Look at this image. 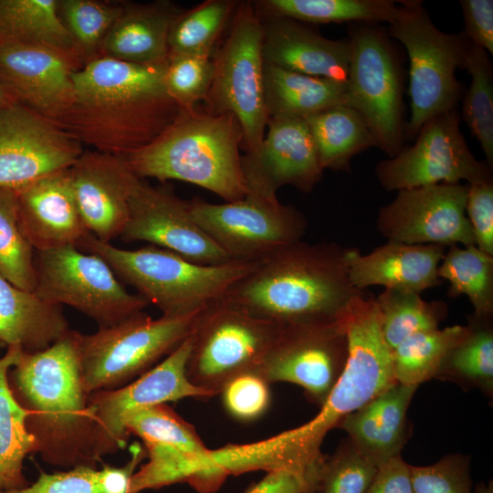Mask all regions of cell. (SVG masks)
I'll use <instances>...</instances> for the list:
<instances>
[{
    "label": "cell",
    "mask_w": 493,
    "mask_h": 493,
    "mask_svg": "<svg viewBox=\"0 0 493 493\" xmlns=\"http://www.w3.org/2000/svg\"><path fill=\"white\" fill-rule=\"evenodd\" d=\"M167 62H87L72 73L74 100L59 126L100 152L123 156L147 145L182 110L165 88Z\"/></svg>",
    "instance_id": "obj_1"
},
{
    "label": "cell",
    "mask_w": 493,
    "mask_h": 493,
    "mask_svg": "<svg viewBox=\"0 0 493 493\" xmlns=\"http://www.w3.org/2000/svg\"><path fill=\"white\" fill-rule=\"evenodd\" d=\"M349 249L302 240L288 245L257 261L224 298L278 326L341 321L362 292L350 280Z\"/></svg>",
    "instance_id": "obj_2"
},
{
    "label": "cell",
    "mask_w": 493,
    "mask_h": 493,
    "mask_svg": "<svg viewBox=\"0 0 493 493\" xmlns=\"http://www.w3.org/2000/svg\"><path fill=\"white\" fill-rule=\"evenodd\" d=\"M80 334L70 330L47 349L24 353L8 383L26 412L37 453L53 466L96 467L93 420L80 365Z\"/></svg>",
    "instance_id": "obj_3"
},
{
    "label": "cell",
    "mask_w": 493,
    "mask_h": 493,
    "mask_svg": "<svg viewBox=\"0 0 493 493\" xmlns=\"http://www.w3.org/2000/svg\"><path fill=\"white\" fill-rule=\"evenodd\" d=\"M242 143V129L233 114L182 110L152 142L121 157L142 179L183 181L233 202L248 192Z\"/></svg>",
    "instance_id": "obj_4"
},
{
    "label": "cell",
    "mask_w": 493,
    "mask_h": 493,
    "mask_svg": "<svg viewBox=\"0 0 493 493\" xmlns=\"http://www.w3.org/2000/svg\"><path fill=\"white\" fill-rule=\"evenodd\" d=\"M348 359L320 413L309 422L276 436V446L288 460L309 465L320 460L326 435L346 415L396 383L392 350L382 331V315L373 296L353 298L345 315Z\"/></svg>",
    "instance_id": "obj_5"
},
{
    "label": "cell",
    "mask_w": 493,
    "mask_h": 493,
    "mask_svg": "<svg viewBox=\"0 0 493 493\" xmlns=\"http://www.w3.org/2000/svg\"><path fill=\"white\" fill-rule=\"evenodd\" d=\"M105 260L118 278L137 290L164 316L197 312L221 299L257 261L203 265L148 245L134 250L114 246L88 233L76 246Z\"/></svg>",
    "instance_id": "obj_6"
},
{
    "label": "cell",
    "mask_w": 493,
    "mask_h": 493,
    "mask_svg": "<svg viewBox=\"0 0 493 493\" xmlns=\"http://www.w3.org/2000/svg\"><path fill=\"white\" fill-rule=\"evenodd\" d=\"M387 33L399 40L409 58L411 116L405 138L414 139L429 119L456 109L462 87L456 79L471 42L462 32L446 33L431 20L423 2L399 1Z\"/></svg>",
    "instance_id": "obj_7"
},
{
    "label": "cell",
    "mask_w": 493,
    "mask_h": 493,
    "mask_svg": "<svg viewBox=\"0 0 493 493\" xmlns=\"http://www.w3.org/2000/svg\"><path fill=\"white\" fill-rule=\"evenodd\" d=\"M350 49L346 105L363 119L377 148L388 158L405 138L404 74L400 54L379 24L348 27Z\"/></svg>",
    "instance_id": "obj_8"
},
{
    "label": "cell",
    "mask_w": 493,
    "mask_h": 493,
    "mask_svg": "<svg viewBox=\"0 0 493 493\" xmlns=\"http://www.w3.org/2000/svg\"><path fill=\"white\" fill-rule=\"evenodd\" d=\"M207 111L233 114L246 153L260 146L267 123L265 101L263 26L252 1L238 2L224 40L213 56Z\"/></svg>",
    "instance_id": "obj_9"
},
{
    "label": "cell",
    "mask_w": 493,
    "mask_h": 493,
    "mask_svg": "<svg viewBox=\"0 0 493 493\" xmlns=\"http://www.w3.org/2000/svg\"><path fill=\"white\" fill-rule=\"evenodd\" d=\"M201 310L158 319L141 311L94 333L80 334L87 392L117 389L148 372L191 334Z\"/></svg>",
    "instance_id": "obj_10"
},
{
    "label": "cell",
    "mask_w": 493,
    "mask_h": 493,
    "mask_svg": "<svg viewBox=\"0 0 493 493\" xmlns=\"http://www.w3.org/2000/svg\"><path fill=\"white\" fill-rule=\"evenodd\" d=\"M279 326L257 318L224 297L204 308L191 332L188 380L213 396L236 376L255 372Z\"/></svg>",
    "instance_id": "obj_11"
},
{
    "label": "cell",
    "mask_w": 493,
    "mask_h": 493,
    "mask_svg": "<svg viewBox=\"0 0 493 493\" xmlns=\"http://www.w3.org/2000/svg\"><path fill=\"white\" fill-rule=\"evenodd\" d=\"M34 264L39 297L77 309L99 328L114 325L149 305L125 288L105 260L76 246L35 251Z\"/></svg>",
    "instance_id": "obj_12"
},
{
    "label": "cell",
    "mask_w": 493,
    "mask_h": 493,
    "mask_svg": "<svg viewBox=\"0 0 493 493\" xmlns=\"http://www.w3.org/2000/svg\"><path fill=\"white\" fill-rule=\"evenodd\" d=\"M188 206L194 222L235 260L260 261L306 233L304 215L281 204L277 194L248 190L236 201L194 198Z\"/></svg>",
    "instance_id": "obj_13"
},
{
    "label": "cell",
    "mask_w": 493,
    "mask_h": 493,
    "mask_svg": "<svg viewBox=\"0 0 493 493\" xmlns=\"http://www.w3.org/2000/svg\"><path fill=\"white\" fill-rule=\"evenodd\" d=\"M129 435L140 437L149 460L134 473L131 493L187 482L202 493L223 483L208 449L194 427L166 404L131 414L125 422Z\"/></svg>",
    "instance_id": "obj_14"
},
{
    "label": "cell",
    "mask_w": 493,
    "mask_h": 493,
    "mask_svg": "<svg viewBox=\"0 0 493 493\" xmlns=\"http://www.w3.org/2000/svg\"><path fill=\"white\" fill-rule=\"evenodd\" d=\"M457 109L425 121L412 145L377 163L376 177L386 191L441 183L492 180V169L471 152L461 131Z\"/></svg>",
    "instance_id": "obj_15"
},
{
    "label": "cell",
    "mask_w": 493,
    "mask_h": 493,
    "mask_svg": "<svg viewBox=\"0 0 493 493\" xmlns=\"http://www.w3.org/2000/svg\"><path fill=\"white\" fill-rule=\"evenodd\" d=\"M192 348L191 334L163 361L131 383L117 389L89 393L93 420V456L97 462L125 447L129 433L126 420L134 413L187 397H211L186 375Z\"/></svg>",
    "instance_id": "obj_16"
},
{
    "label": "cell",
    "mask_w": 493,
    "mask_h": 493,
    "mask_svg": "<svg viewBox=\"0 0 493 493\" xmlns=\"http://www.w3.org/2000/svg\"><path fill=\"white\" fill-rule=\"evenodd\" d=\"M345 319V316H344ZM333 323L279 326V332L257 370L269 384L300 386L321 407L339 381L348 359L345 320Z\"/></svg>",
    "instance_id": "obj_17"
},
{
    "label": "cell",
    "mask_w": 493,
    "mask_h": 493,
    "mask_svg": "<svg viewBox=\"0 0 493 493\" xmlns=\"http://www.w3.org/2000/svg\"><path fill=\"white\" fill-rule=\"evenodd\" d=\"M82 152L53 121L9 98L0 105V187L16 189L68 169Z\"/></svg>",
    "instance_id": "obj_18"
},
{
    "label": "cell",
    "mask_w": 493,
    "mask_h": 493,
    "mask_svg": "<svg viewBox=\"0 0 493 493\" xmlns=\"http://www.w3.org/2000/svg\"><path fill=\"white\" fill-rule=\"evenodd\" d=\"M467 189L468 184L441 183L399 190L379 209L377 230L388 241L409 245H475L466 214Z\"/></svg>",
    "instance_id": "obj_19"
},
{
    "label": "cell",
    "mask_w": 493,
    "mask_h": 493,
    "mask_svg": "<svg viewBox=\"0 0 493 493\" xmlns=\"http://www.w3.org/2000/svg\"><path fill=\"white\" fill-rule=\"evenodd\" d=\"M129 218L120 238L144 241L203 265L232 259L192 219L188 201L164 187L142 179L135 186L129 205Z\"/></svg>",
    "instance_id": "obj_20"
},
{
    "label": "cell",
    "mask_w": 493,
    "mask_h": 493,
    "mask_svg": "<svg viewBox=\"0 0 493 493\" xmlns=\"http://www.w3.org/2000/svg\"><path fill=\"white\" fill-rule=\"evenodd\" d=\"M267 126L258 149L241 157L247 189L277 194L281 186L292 185L311 192L324 170L305 119L268 118Z\"/></svg>",
    "instance_id": "obj_21"
},
{
    "label": "cell",
    "mask_w": 493,
    "mask_h": 493,
    "mask_svg": "<svg viewBox=\"0 0 493 493\" xmlns=\"http://www.w3.org/2000/svg\"><path fill=\"white\" fill-rule=\"evenodd\" d=\"M74 197L89 233L102 242L120 237L131 195L141 181L121 156L83 151L68 168Z\"/></svg>",
    "instance_id": "obj_22"
},
{
    "label": "cell",
    "mask_w": 493,
    "mask_h": 493,
    "mask_svg": "<svg viewBox=\"0 0 493 493\" xmlns=\"http://www.w3.org/2000/svg\"><path fill=\"white\" fill-rule=\"evenodd\" d=\"M73 65L40 47L0 43L5 94L59 125L74 100Z\"/></svg>",
    "instance_id": "obj_23"
},
{
    "label": "cell",
    "mask_w": 493,
    "mask_h": 493,
    "mask_svg": "<svg viewBox=\"0 0 493 493\" xmlns=\"http://www.w3.org/2000/svg\"><path fill=\"white\" fill-rule=\"evenodd\" d=\"M15 191L19 226L35 251L77 246L89 233L74 197L68 169Z\"/></svg>",
    "instance_id": "obj_24"
},
{
    "label": "cell",
    "mask_w": 493,
    "mask_h": 493,
    "mask_svg": "<svg viewBox=\"0 0 493 493\" xmlns=\"http://www.w3.org/2000/svg\"><path fill=\"white\" fill-rule=\"evenodd\" d=\"M260 17L266 64L305 75L347 81L350 58L347 38H327L304 23L287 17Z\"/></svg>",
    "instance_id": "obj_25"
},
{
    "label": "cell",
    "mask_w": 493,
    "mask_h": 493,
    "mask_svg": "<svg viewBox=\"0 0 493 493\" xmlns=\"http://www.w3.org/2000/svg\"><path fill=\"white\" fill-rule=\"evenodd\" d=\"M446 248L440 245H409L393 241H388L366 255L350 248V280L362 291L378 285L421 294L440 285L438 267Z\"/></svg>",
    "instance_id": "obj_26"
},
{
    "label": "cell",
    "mask_w": 493,
    "mask_h": 493,
    "mask_svg": "<svg viewBox=\"0 0 493 493\" xmlns=\"http://www.w3.org/2000/svg\"><path fill=\"white\" fill-rule=\"evenodd\" d=\"M417 387L396 382L342 418L337 428L377 467L402 456L411 431L407 411Z\"/></svg>",
    "instance_id": "obj_27"
},
{
    "label": "cell",
    "mask_w": 493,
    "mask_h": 493,
    "mask_svg": "<svg viewBox=\"0 0 493 493\" xmlns=\"http://www.w3.org/2000/svg\"><path fill=\"white\" fill-rule=\"evenodd\" d=\"M170 1L125 3L123 10L99 49V57L152 64L168 58V37L175 18L183 12Z\"/></svg>",
    "instance_id": "obj_28"
},
{
    "label": "cell",
    "mask_w": 493,
    "mask_h": 493,
    "mask_svg": "<svg viewBox=\"0 0 493 493\" xmlns=\"http://www.w3.org/2000/svg\"><path fill=\"white\" fill-rule=\"evenodd\" d=\"M69 330L62 306L19 288L0 275V341L6 347L38 352Z\"/></svg>",
    "instance_id": "obj_29"
},
{
    "label": "cell",
    "mask_w": 493,
    "mask_h": 493,
    "mask_svg": "<svg viewBox=\"0 0 493 493\" xmlns=\"http://www.w3.org/2000/svg\"><path fill=\"white\" fill-rule=\"evenodd\" d=\"M0 43L37 46L84 64L58 13V0H0Z\"/></svg>",
    "instance_id": "obj_30"
},
{
    "label": "cell",
    "mask_w": 493,
    "mask_h": 493,
    "mask_svg": "<svg viewBox=\"0 0 493 493\" xmlns=\"http://www.w3.org/2000/svg\"><path fill=\"white\" fill-rule=\"evenodd\" d=\"M265 101L268 118H307L346 104L347 82L305 75L265 63Z\"/></svg>",
    "instance_id": "obj_31"
},
{
    "label": "cell",
    "mask_w": 493,
    "mask_h": 493,
    "mask_svg": "<svg viewBox=\"0 0 493 493\" xmlns=\"http://www.w3.org/2000/svg\"><path fill=\"white\" fill-rule=\"evenodd\" d=\"M23 354L19 347L8 346L0 356V491L20 489L30 484L23 471L24 460L37 453L36 440L26 428V412L8 383V372Z\"/></svg>",
    "instance_id": "obj_32"
},
{
    "label": "cell",
    "mask_w": 493,
    "mask_h": 493,
    "mask_svg": "<svg viewBox=\"0 0 493 493\" xmlns=\"http://www.w3.org/2000/svg\"><path fill=\"white\" fill-rule=\"evenodd\" d=\"M323 170L350 173L352 158L376 147L362 116L341 104L305 118Z\"/></svg>",
    "instance_id": "obj_33"
},
{
    "label": "cell",
    "mask_w": 493,
    "mask_h": 493,
    "mask_svg": "<svg viewBox=\"0 0 493 493\" xmlns=\"http://www.w3.org/2000/svg\"><path fill=\"white\" fill-rule=\"evenodd\" d=\"M254 4L261 16L311 24H390L399 12V5L393 0H262Z\"/></svg>",
    "instance_id": "obj_34"
},
{
    "label": "cell",
    "mask_w": 493,
    "mask_h": 493,
    "mask_svg": "<svg viewBox=\"0 0 493 493\" xmlns=\"http://www.w3.org/2000/svg\"><path fill=\"white\" fill-rule=\"evenodd\" d=\"M468 332L444 358L435 379L493 395L492 318L468 319Z\"/></svg>",
    "instance_id": "obj_35"
},
{
    "label": "cell",
    "mask_w": 493,
    "mask_h": 493,
    "mask_svg": "<svg viewBox=\"0 0 493 493\" xmlns=\"http://www.w3.org/2000/svg\"><path fill=\"white\" fill-rule=\"evenodd\" d=\"M438 277L449 281L450 298L467 296L473 316L493 317V256L475 245L450 246L438 267Z\"/></svg>",
    "instance_id": "obj_36"
},
{
    "label": "cell",
    "mask_w": 493,
    "mask_h": 493,
    "mask_svg": "<svg viewBox=\"0 0 493 493\" xmlns=\"http://www.w3.org/2000/svg\"><path fill=\"white\" fill-rule=\"evenodd\" d=\"M468 332L467 325L416 332L392 351L397 383L419 386L435 379L447 352Z\"/></svg>",
    "instance_id": "obj_37"
},
{
    "label": "cell",
    "mask_w": 493,
    "mask_h": 493,
    "mask_svg": "<svg viewBox=\"0 0 493 493\" xmlns=\"http://www.w3.org/2000/svg\"><path fill=\"white\" fill-rule=\"evenodd\" d=\"M238 1L206 0L183 11L173 21L168 37L169 55H201L213 58L218 40L229 25Z\"/></svg>",
    "instance_id": "obj_38"
},
{
    "label": "cell",
    "mask_w": 493,
    "mask_h": 493,
    "mask_svg": "<svg viewBox=\"0 0 493 493\" xmlns=\"http://www.w3.org/2000/svg\"><path fill=\"white\" fill-rule=\"evenodd\" d=\"M375 301L383 335L392 351L416 332L438 329L448 312L444 301H425L420 294L409 291L385 288Z\"/></svg>",
    "instance_id": "obj_39"
},
{
    "label": "cell",
    "mask_w": 493,
    "mask_h": 493,
    "mask_svg": "<svg viewBox=\"0 0 493 493\" xmlns=\"http://www.w3.org/2000/svg\"><path fill=\"white\" fill-rule=\"evenodd\" d=\"M463 68L471 76L463 100L462 116L493 167V67L488 53L473 44L469 47Z\"/></svg>",
    "instance_id": "obj_40"
},
{
    "label": "cell",
    "mask_w": 493,
    "mask_h": 493,
    "mask_svg": "<svg viewBox=\"0 0 493 493\" xmlns=\"http://www.w3.org/2000/svg\"><path fill=\"white\" fill-rule=\"evenodd\" d=\"M35 250L23 235L15 189L0 187V275L16 287L35 291Z\"/></svg>",
    "instance_id": "obj_41"
},
{
    "label": "cell",
    "mask_w": 493,
    "mask_h": 493,
    "mask_svg": "<svg viewBox=\"0 0 493 493\" xmlns=\"http://www.w3.org/2000/svg\"><path fill=\"white\" fill-rule=\"evenodd\" d=\"M123 6V3L58 0V16L71 35L84 65L99 57L100 44Z\"/></svg>",
    "instance_id": "obj_42"
},
{
    "label": "cell",
    "mask_w": 493,
    "mask_h": 493,
    "mask_svg": "<svg viewBox=\"0 0 493 493\" xmlns=\"http://www.w3.org/2000/svg\"><path fill=\"white\" fill-rule=\"evenodd\" d=\"M378 467L364 456L347 437L326 456L319 493H365Z\"/></svg>",
    "instance_id": "obj_43"
},
{
    "label": "cell",
    "mask_w": 493,
    "mask_h": 493,
    "mask_svg": "<svg viewBox=\"0 0 493 493\" xmlns=\"http://www.w3.org/2000/svg\"><path fill=\"white\" fill-rule=\"evenodd\" d=\"M214 76L213 58L201 55L168 56L165 88L184 110H192L205 100Z\"/></svg>",
    "instance_id": "obj_44"
},
{
    "label": "cell",
    "mask_w": 493,
    "mask_h": 493,
    "mask_svg": "<svg viewBox=\"0 0 493 493\" xmlns=\"http://www.w3.org/2000/svg\"><path fill=\"white\" fill-rule=\"evenodd\" d=\"M414 493H471L470 457L448 454L429 466L410 465Z\"/></svg>",
    "instance_id": "obj_45"
},
{
    "label": "cell",
    "mask_w": 493,
    "mask_h": 493,
    "mask_svg": "<svg viewBox=\"0 0 493 493\" xmlns=\"http://www.w3.org/2000/svg\"><path fill=\"white\" fill-rule=\"evenodd\" d=\"M228 413L241 421L261 416L270 402L269 383L253 372L243 373L231 380L221 392Z\"/></svg>",
    "instance_id": "obj_46"
},
{
    "label": "cell",
    "mask_w": 493,
    "mask_h": 493,
    "mask_svg": "<svg viewBox=\"0 0 493 493\" xmlns=\"http://www.w3.org/2000/svg\"><path fill=\"white\" fill-rule=\"evenodd\" d=\"M466 214L475 246L493 256V179L468 184Z\"/></svg>",
    "instance_id": "obj_47"
},
{
    "label": "cell",
    "mask_w": 493,
    "mask_h": 493,
    "mask_svg": "<svg viewBox=\"0 0 493 493\" xmlns=\"http://www.w3.org/2000/svg\"><path fill=\"white\" fill-rule=\"evenodd\" d=\"M96 467H76L68 471L41 473L37 479L20 489L0 493H101L97 483Z\"/></svg>",
    "instance_id": "obj_48"
},
{
    "label": "cell",
    "mask_w": 493,
    "mask_h": 493,
    "mask_svg": "<svg viewBox=\"0 0 493 493\" xmlns=\"http://www.w3.org/2000/svg\"><path fill=\"white\" fill-rule=\"evenodd\" d=\"M322 466L307 472L291 470L268 471L262 479L245 493L317 492L320 489Z\"/></svg>",
    "instance_id": "obj_49"
},
{
    "label": "cell",
    "mask_w": 493,
    "mask_h": 493,
    "mask_svg": "<svg viewBox=\"0 0 493 493\" xmlns=\"http://www.w3.org/2000/svg\"><path fill=\"white\" fill-rule=\"evenodd\" d=\"M463 33L469 41L493 55V1L461 0Z\"/></svg>",
    "instance_id": "obj_50"
},
{
    "label": "cell",
    "mask_w": 493,
    "mask_h": 493,
    "mask_svg": "<svg viewBox=\"0 0 493 493\" xmlns=\"http://www.w3.org/2000/svg\"><path fill=\"white\" fill-rule=\"evenodd\" d=\"M365 493H414L410 465L402 456L382 464Z\"/></svg>",
    "instance_id": "obj_51"
},
{
    "label": "cell",
    "mask_w": 493,
    "mask_h": 493,
    "mask_svg": "<svg viewBox=\"0 0 493 493\" xmlns=\"http://www.w3.org/2000/svg\"><path fill=\"white\" fill-rule=\"evenodd\" d=\"M146 456L138 443L131 447V456L122 467L105 466L97 471V483L101 493H131V478L135 469Z\"/></svg>",
    "instance_id": "obj_52"
},
{
    "label": "cell",
    "mask_w": 493,
    "mask_h": 493,
    "mask_svg": "<svg viewBox=\"0 0 493 493\" xmlns=\"http://www.w3.org/2000/svg\"><path fill=\"white\" fill-rule=\"evenodd\" d=\"M476 493H493V482L492 480L486 482H479L476 487Z\"/></svg>",
    "instance_id": "obj_53"
},
{
    "label": "cell",
    "mask_w": 493,
    "mask_h": 493,
    "mask_svg": "<svg viewBox=\"0 0 493 493\" xmlns=\"http://www.w3.org/2000/svg\"><path fill=\"white\" fill-rule=\"evenodd\" d=\"M7 99H8V97L5 94V92L3 91V89L0 87V105L2 103H4Z\"/></svg>",
    "instance_id": "obj_54"
},
{
    "label": "cell",
    "mask_w": 493,
    "mask_h": 493,
    "mask_svg": "<svg viewBox=\"0 0 493 493\" xmlns=\"http://www.w3.org/2000/svg\"><path fill=\"white\" fill-rule=\"evenodd\" d=\"M4 348H6V346L0 341V356H1V351Z\"/></svg>",
    "instance_id": "obj_55"
},
{
    "label": "cell",
    "mask_w": 493,
    "mask_h": 493,
    "mask_svg": "<svg viewBox=\"0 0 493 493\" xmlns=\"http://www.w3.org/2000/svg\"><path fill=\"white\" fill-rule=\"evenodd\" d=\"M312 493H319V491H317V492H312Z\"/></svg>",
    "instance_id": "obj_56"
}]
</instances>
